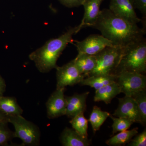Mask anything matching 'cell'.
Masks as SVG:
<instances>
[{"mask_svg":"<svg viewBox=\"0 0 146 146\" xmlns=\"http://www.w3.org/2000/svg\"><path fill=\"white\" fill-rule=\"evenodd\" d=\"M124 48L108 46L95 55L96 58V65L88 77L98 75H114Z\"/></svg>","mask_w":146,"mask_h":146,"instance_id":"277c9868","label":"cell"},{"mask_svg":"<svg viewBox=\"0 0 146 146\" xmlns=\"http://www.w3.org/2000/svg\"><path fill=\"white\" fill-rule=\"evenodd\" d=\"M119 105L112 115L117 117L125 118L131 120L133 123L141 124L137 104L131 97L125 96L118 99Z\"/></svg>","mask_w":146,"mask_h":146,"instance_id":"30bf717a","label":"cell"},{"mask_svg":"<svg viewBox=\"0 0 146 146\" xmlns=\"http://www.w3.org/2000/svg\"><path fill=\"white\" fill-rule=\"evenodd\" d=\"M59 2L68 8L78 7L82 5L84 0H58Z\"/></svg>","mask_w":146,"mask_h":146,"instance_id":"4316f807","label":"cell"},{"mask_svg":"<svg viewBox=\"0 0 146 146\" xmlns=\"http://www.w3.org/2000/svg\"><path fill=\"white\" fill-rule=\"evenodd\" d=\"M83 28L81 24L70 28L64 34L57 38L50 39L43 46L31 53L29 56L30 59L34 62L41 72L47 73L56 69L60 54L68 44L73 42V35Z\"/></svg>","mask_w":146,"mask_h":146,"instance_id":"7a4b0ae2","label":"cell"},{"mask_svg":"<svg viewBox=\"0 0 146 146\" xmlns=\"http://www.w3.org/2000/svg\"><path fill=\"white\" fill-rule=\"evenodd\" d=\"M131 2L135 9H138L143 15V18L141 21H143L145 29V24L146 25V0H130Z\"/></svg>","mask_w":146,"mask_h":146,"instance_id":"d4e9b609","label":"cell"},{"mask_svg":"<svg viewBox=\"0 0 146 146\" xmlns=\"http://www.w3.org/2000/svg\"><path fill=\"white\" fill-rule=\"evenodd\" d=\"M128 145L130 146H146V129H145L142 133L136 134L133 139H131Z\"/></svg>","mask_w":146,"mask_h":146,"instance_id":"484cf974","label":"cell"},{"mask_svg":"<svg viewBox=\"0 0 146 146\" xmlns=\"http://www.w3.org/2000/svg\"><path fill=\"white\" fill-rule=\"evenodd\" d=\"M89 92L81 94H75L71 96H66V116L72 118L75 116L86 111V99Z\"/></svg>","mask_w":146,"mask_h":146,"instance_id":"7c38bea8","label":"cell"},{"mask_svg":"<svg viewBox=\"0 0 146 146\" xmlns=\"http://www.w3.org/2000/svg\"><path fill=\"white\" fill-rule=\"evenodd\" d=\"M7 122L9 123L8 117L0 111V123Z\"/></svg>","mask_w":146,"mask_h":146,"instance_id":"f1b7e54d","label":"cell"},{"mask_svg":"<svg viewBox=\"0 0 146 146\" xmlns=\"http://www.w3.org/2000/svg\"><path fill=\"white\" fill-rule=\"evenodd\" d=\"M74 60L76 66L84 78L88 76L96 65V58L95 55L78 53Z\"/></svg>","mask_w":146,"mask_h":146,"instance_id":"2e32d148","label":"cell"},{"mask_svg":"<svg viewBox=\"0 0 146 146\" xmlns=\"http://www.w3.org/2000/svg\"><path fill=\"white\" fill-rule=\"evenodd\" d=\"M104 0H84L83 4L84 15L80 24L83 28L92 27L97 21L100 10V7Z\"/></svg>","mask_w":146,"mask_h":146,"instance_id":"4fadbf2b","label":"cell"},{"mask_svg":"<svg viewBox=\"0 0 146 146\" xmlns=\"http://www.w3.org/2000/svg\"><path fill=\"white\" fill-rule=\"evenodd\" d=\"M109 117L113 121L112 126V136L117 132L127 130L133 123L131 120L127 118L117 117L110 114Z\"/></svg>","mask_w":146,"mask_h":146,"instance_id":"603a6c76","label":"cell"},{"mask_svg":"<svg viewBox=\"0 0 146 146\" xmlns=\"http://www.w3.org/2000/svg\"><path fill=\"white\" fill-rule=\"evenodd\" d=\"M0 111L7 117L21 115L23 110L13 97H0Z\"/></svg>","mask_w":146,"mask_h":146,"instance_id":"e0dca14e","label":"cell"},{"mask_svg":"<svg viewBox=\"0 0 146 146\" xmlns=\"http://www.w3.org/2000/svg\"><path fill=\"white\" fill-rule=\"evenodd\" d=\"M56 70V89H63L80 83L84 76L80 73L74 60L61 67L57 66Z\"/></svg>","mask_w":146,"mask_h":146,"instance_id":"52a82bcc","label":"cell"},{"mask_svg":"<svg viewBox=\"0 0 146 146\" xmlns=\"http://www.w3.org/2000/svg\"><path fill=\"white\" fill-rule=\"evenodd\" d=\"M109 9L115 15L131 23L137 24L141 22L130 0H110Z\"/></svg>","mask_w":146,"mask_h":146,"instance_id":"8fae6325","label":"cell"},{"mask_svg":"<svg viewBox=\"0 0 146 146\" xmlns=\"http://www.w3.org/2000/svg\"><path fill=\"white\" fill-rule=\"evenodd\" d=\"M136 102L138 108L141 124L145 125L146 123V90L138 92L131 96Z\"/></svg>","mask_w":146,"mask_h":146,"instance_id":"7402d4cb","label":"cell"},{"mask_svg":"<svg viewBox=\"0 0 146 146\" xmlns=\"http://www.w3.org/2000/svg\"><path fill=\"white\" fill-rule=\"evenodd\" d=\"M6 85L4 79L0 76V97L3 96L5 92Z\"/></svg>","mask_w":146,"mask_h":146,"instance_id":"83f0119b","label":"cell"},{"mask_svg":"<svg viewBox=\"0 0 146 146\" xmlns=\"http://www.w3.org/2000/svg\"><path fill=\"white\" fill-rule=\"evenodd\" d=\"M117 76L115 75H98L85 78L80 82L82 86H89L97 90L103 86L116 82Z\"/></svg>","mask_w":146,"mask_h":146,"instance_id":"ac0fdd59","label":"cell"},{"mask_svg":"<svg viewBox=\"0 0 146 146\" xmlns=\"http://www.w3.org/2000/svg\"><path fill=\"white\" fill-rule=\"evenodd\" d=\"M109 112L102 110L100 108L95 106L90 115L88 121L91 123L94 133L99 130L101 126L109 117Z\"/></svg>","mask_w":146,"mask_h":146,"instance_id":"ffe728a7","label":"cell"},{"mask_svg":"<svg viewBox=\"0 0 146 146\" xmlns=\"http://www.w3.org/2000/svg\"><path fill=\"white\" fill-rule=\"evenodd\" d=\"M78 53L95 55L108 46H114L109 40L102 35H91L82 41H73Z\"/></svg>","mask_w":146,"mask_h":146,"instance_id":"ba28073f","label":"cell"},{"mask_svg":"<svg viewBox=\"0 0 146 146\" xmlns=\"http://www.w3.org/2000/svg\"><path fill=\"white\" fill-rule=\"evenodd\" d=\"M123 72L146 73V41L142 38L124 48L115 75Z\"/></svg>","mask_w":146,"mask_h":146,"instance_id":"3957f363","label":"cell"},{"mask_svg":"<svg viewBox=\"0 0 146 146\" xmlns=\"http://www.w3.org/2000/svg\"><path fill=\"white\" fill-rule=\"evenodd\" d=\"M60 142L63 146H89L91 141L84 138L73 129L66 127L60 136Z\"/></svg>","mask_w":146,"mask_h":146,"instance_id":"5bb4252c","label":"cell"},{"mask_svg":"<svg viewBox=\"0 0 146 146\" xmlns=\"http://www.w3.org/2000/svg\"><path fill=\"white\" fill-rule=\"evenodd\" d=\"M9 123L14 128V136L20 138L23 145L37 146L40 145L41 133L39 128L22 115L8 117Z\"/></svg>","mask_w":146,"mask_h":146,"instance_id":"5b68a950","label":"cell"},{"mask_svg":"<svg viewBox=\"0 0 146 146\" xmlns=\"http://www.w3.org/2000/svg\"><path fill=\"white\" fill-rule=\"evenodd\" d=\"M138 127L133 128L131 130L121 131L120 133L113 135L111 138L108 139L106 143L110 146H124L130 142L133 137L138 133Z\"/></svg>","mask_w":146,"mask_h":146,"instance_id":"d6986e66","label":"cell"},{"mask_svg":"<svg viewBox=\"0 0 146 146\" xmlns=\"http://www.w3.org/2000/svg\"><path fill=\"white\" fill-rule=\"evenodd\" d=\"M120 93L121 91L119 86L115 82L96 90L94 101L96 102L102 101L106 104H109Z\"/></svg>","mask_w":146,"mask_h":146,"instance_id":"9a60e30c","label":"cell"},{"mask_svg":"<svg viewBox=\"0 0 146 146\" xmlns=\"http://www.w3.org/2000/svg\"><path fill=\"white\" fill-rule=\"evenodd\" d=\"M83 112L78 114L71 118L70 123L72 125L73 129L80 135L84 138H88L87 133L88 120L84 117Z\"/></svg>","mask_w":146,"mask_h":146,"instance_id":"44dd1931","label":"cell"},{"mask_svg":"<svg viewBox=\"0 0 146 146\" xmlns=\"http://www.w3.org/2000/svg\"><path fill=\"white\" fill-rule=\"evenodd\" d=\"M92 27L98 30L114 46L125 48L143 38L146 30L112 13L109 9L100 10Z\"/></svg>","mask_w":146,"mask_h":146,"instance_id":"6da1fadb","label":"cell"},{"mask_svg":"<svg viewBox=\"0 0 146 146\" xmlns=\"http://www.w3.org/2000/svg\"><path fill=\"white\" fill-rule=\"evenodd\" d=\"M8 123H0V146L8 145L9 143L15 138L14 131L8 127Z\"/></svg>","mask_w":146,"mask_h":146,"instance_id":"cb8c5ba5","label":"cell"},{"mask_svg":"<svg viewBox=\"0 0 146 146\" xmlns=\"http://www.w3.org/2000/svg\"><path fill=\"white\" fill-rule=\"evenodd\" d=\"M65 89V88L56 89L46 103L47 117L49 119H55L66 115Z\"/></svg>","mask_w":146,"mask_h":146,"instance_id":"9c48e42d","label":"cell"},{"mask_svg":"<svg viewBox=\"0 0 146 146\" xmlns=\"http://www.w3.org/2000/svg\"><path fill=\"white\" fill-rule=\"evenodd\" d=\"M116 82L121 93L131 97L138 92L146 89V76L138 73L123 72L117 75Z\"/></svg>","mask_w":146,"mask_h":146,"instance_id":"8992f818","label":"cell"}]
</instances>
